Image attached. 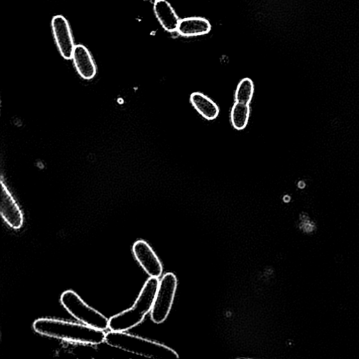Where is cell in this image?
I'll list each match as a JSON object with an SVG mask.
<instances>
[{"label": "cell", "mask_w": 359, "mask_h": 359, "mask_svg": "<svg viewBox=\"0 0 359 359\" xmlns=\"http://www.w3.org/2000/svg\"><path fill=\"white\" fill-rule=\"evenodd\" d=\"M34 330L43 336L65 342L85 345H98L105 341L106 333L83 323L56 319L40 318L33 325Z\"/></svg>", "instance_id": "1"}, {"label": "cell", "mask_w": 359, "mask_h": 359, "mask_svg": "<svg viewBox=\"0 0 359 359\" xmlns=\"http://www.w3.org/2000/svg\"><path fill=\"white\" fill-rule=\"evenodd\" d=\"M105 342L110 346L150 358H179L178 353L171 347L126 331L110 330L106 333Z\"/></svg>", "instance_id": "2"}, {"label": "cell", "mask_w": 359, "mask_h": 359, "mask_svg": "<svg viewBox=\"0 0 359 359\" xmlns=\"http://www.w3.org/2000/svg\"><path fill=\"white\" fill-rule=\"evenodd\" d=\"M159 284L158 278L150 277L134 305L109 319V329L125 332L140 325L152 311Z\"/></svg>", "instance_id": "3"}, {"label": "cell", "mask_w": 359, "mask_h": 359, "mask_svg": "<svg viewBox=\"0 0 359 359\" xmlns=\"http://www.w3.org/2000/svg\"><path fill=\"white\" fill-rule=\"evenodd\" d=\"M61 303L80 323L102 330L109 328V319L87 305L75 291L68 290L63 292L61 296Z\"/></svg>", "instance_id": "4"}, {"label": "cell", "mask_w": 359, "mask_h": 359, "mask_svg": "<svg viewBox=\"0 0 359 359\" xmlns=\"http://www.w3.org/2000/svg\"><path fill=\"white\" fill-rule=\"evenodd\" d=\"M178 280L172 273L165 274L160 280L159 287L151 312V319L156 324L164 323L168 318L174 305Z\"/></svg>", "instance_id": "5"}, {"label": "cell", "mask_w": 359, "mask_h": 359, "mask_svg": "<svg viewBox=\"0 0 359 359\" xmlns=\"http://www.w3.org/2000/svg\"><path fill=\"white\" fill-rule=\"evenodd\" d=\"M135 259L150 277L160 278L163 266L151 245L144 240L137 241L132 248Z\"/></svg>", "instance_id": "6"}, {"label": "cell", "mask_w": 359, "mask_h": 359, "mask_svg": "<svg viewBox=\"0 0 359 359\" xmlns=\"http://www.w3.org/2000/svg\"><path fill=\"white\" fill-rule=\"evenodd\" d=\"M0 214L5 222L12 229H20L24 222L22 211L12 194L3 176L1 180V203H0Z\"/></svg>", "instance_id": "7"}, {"label": "cell", "mask_w": 359, "mask_h": 359, "mask_svg": "<svg viewBox=\"0 0 359 359\" xmlns=\"http://www.w3.org/2000/svg\"><path fill=\"white\" fill-rule=\"evenodd\" d=\"M52 27L61 55L66 60L72 59L75 46L68 22L63 16H55L52 22Z\"/></svg>", "instance_id": "8"}, {"label": "cell", "mask_w": 359, "mask_h": 359, "mask_svg": "<svg viewBox=\"0 0 359 359\" xmlns=\"http://www.w3.org/2000/svg\"><path fill=\"white\" fill-rule=\"evenodd\" d=\"M72 59L79 75L84 79H93L96 74V66L88 49L82 45L75 46Z\"/></svg>", "instance_id": "9"}, {"label": "cell", "mask_w": 359, "mask_h": 359, "mask_svg": "<svg viewBox=\"0 0 359 359\" xmlns=\"http://www.w3.org/2000/svg\"><path fill=\"white\" fill-rule=\"evenodd\" d=\"M154 11L157 19L165 31L172 33L178 30L181 20L167 0H157L154 5Z\"/></svg>", "instance_id": "10"}, {"label": "cell", "mask_w": 359, "mask_h": 359, "mask_svg": "<svg viewBox=\"0 0 359 359\" xmlns=\"http://www.w3.org/2000/svg\"><path fill=\"white\" fill-rule=\"evenodd\" d=\"M190 101L196 111L206 121H214L219 116L218 105L203 93L198 91L192 93L190 95Z\"/></svg>", "instance_id": "11"}, {"label": "cell", "mask_w": 359, "mask_h": 359, "mask_svg": "<svg viewBox=\"0 0 359 359\" xmlns=\"http://www.w3.org/2000/svg\"><path fill=\"white\" fill-rule=\"evenodd\" d=\"M211 30L210 22L201 17H189L180 21L177 31L183 37H197L208 34Z\"/></svg>", "instance_id": "12"}, {"label": "cell", "mask_w": 359, "mask_h": 359, "mask_svg": "<svg viewBox=\"0 0 359 359\" xmlns=\"http://www.w3.org/2000/svg\"><path fill=\"white\" fill-rule=\"evenodd\" d=\"M250 114V105L235 102L230 112V121L233 128L237 131L246 129Z\"/></svg>", "instance_id": "13"}, {"label": "cell", "mask_w": 359, "mask_h": 359, "mask_svg": "<svg viewBox=\"0 0 359 359\" xmlns=\"http://www.w3.org/2000/svg\"><path fill=\"white\" fill-rule=\"evenodd\" d=\"M255 91L254 82L250 78H244L238 84L235 94V102L250 105Z\"/></svg>", "instance_id": "14"}, {"label": "cell", "mask_w": 359, "mask_h": 359, "mask_svg": "<svg viewBox=\"0 0 359 359\" xmlns=\"http://www.w3.org/2000/svg\"><path fill=\"white\" fill-rule=\"evenodd\" d=\"M305 186V184L303 182H300L299 183V188H304Z\"/></svg>", "instance_id": "15"}, {"label": "cell", "mask_w": 359, "mask_h": 359, "mask_svg": "<svg viewBox=\"0 0 359 359\" xmlns=\"http://www.w3.org/2000/svg\"><path fill=\"white\" fill-rule=\"evenodd\" d=\"M156 1H157V0H156Z\"/></svg>", "instance_id": "16"}]
</instances>
